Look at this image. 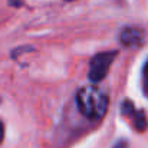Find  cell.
<instances>
[{
    "instance_id": "obj_2",
    "label": "cell",
    "mask_w": 148,
    "mask_h": 148,
    "mask_svg": "<svg viewBox=\"0 0 148 148\" xmlns=\"http://www.w3.org/2000/svg\"><path fill=\"white\" fill-rule=\"evenodd\" d=\"M118 52L115 50H108V52H101L95 55L89 63V72L88 78L91 82H101L109 72V68L116 58Z\"/></svg>"
},
{
    "instance_id": "obj_7",
    "label": "cell",
    "mask_w": 148,
    "mask_h": 148,
    "mask_svg": "<svg viewBox=\"0 0 148 148\" xmlns=\"http://www.w3.org/2000/svg\"><path fill=\"white\" fill-rule=\"evenodd\" d=\"M66 1H72V0H66Z\"/></svg>"
},
{
    "instance_id": "obj_6",
    "label": "cell",
    "mask_w": 148,
    "mask_h": 148,
    "mask_svg": "<svg viewBox=\"0 0 148 148\" xmlns=\"http://www.w3.org/2000/svg\"><path fill=\"white\" fill-rule=\"evenodd\" d=\"M144 73H145V76H147V79H148V62L145 63V68H144Z\"/></svg>"
},
{
    "instance_id": "obj_4",
    "label": "cell",
    "mask_w": 148,
    "mask_h": 148,
    "mask_svg": "<svg viewBox=\"0 0 148 148\" xmlns=\"http://www.w3.org/2000/svg\"><path fill=\"white\" fill-rule=\"evenodd\" d=\"M143 39H144V33L137 27H125V29H122V32L119 35L121 45H124L127 48L140 46L143 43Z\"/></svg>"
},
{
    "instance_id": "obj_3",
    "label": "cell",
    "mask_w": 148,
    "mask_h": 148,
    "mask_svg": "<svg viewBox=\"0 0 148 148\" xmlns=\"http://www.w3.org/2000/svg\"><path fill=\"white\" fill-rule=\"evenodd\" d=\"M121 111L125 116H130L132 118V122H134V127L138 130V131H144L147 128L148 125V121H147V116L144 115L143 111H137L132 105V102L130 101H125L122 102V106H121Z\"/></svg>"
},
{
    "instance_id": "obj_1",
    "label": "cell",
    "mask_w": 148,
    "mask_h": 148,
    "mask_svg": "<svg viewBox=\"0 0 148 148\" xmlns=\"http://www.w3.org/2000/svg\"><path fill=\"white\" fill-rule=\"evenodd\" d=\"M76 105L84 116L92 121H98L106 114L109 99L108 95L98 86L86 85L76 92Z\"/></svg>"
},
{
    "instance_id": "obj_5",
    "label": "cell",
    "mask_w": 148,
    "mask_h": 148,
    "mask_svg": "<svg viewBox=\"0 0 148 148\" xmlns=\"http://www.w3.org/2000/svg\"><path fill=\"white\" fill-rule=\"evenodd\" d=\"M3 138H4V127H3V122L0 121V144L3 143Z\"/></svg>"
}]
</instances>
